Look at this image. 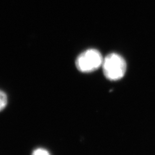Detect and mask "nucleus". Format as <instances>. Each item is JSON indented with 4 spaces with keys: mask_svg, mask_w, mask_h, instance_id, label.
I'll return each instance as SVG.
<instances>
[{
    "mask_svg": "<svg viewBox=\"0 0 155 155\" xmlns=\"http://www.w3.org/2000/svg\"><path fill=\"white\" fill-rule=\"evenodd\" d=\"M8 98L7 96L1 90H0V111L2 110L7 105Z\"/></svg>",
    "mask_w": 155,
    "mask_h": 155,
    "instance_id": "7ed1b4c3",
    "label": "nucleus"
},
{
    "mask_svg": "<svg viewBox=\"0 0 155 155\" xmlns=\"http://www.w3.org/2000/svg\"><path fill=\"white\" fill-rule=\"evenodd\" d=\"M104 58L99 51L89 49L78 56L75 64L81 72H93L102 66Z\"/></svg>",
    "mask_w": 155,
    "mask_h": 155,
    "instance_id": "f03ea898",
    "label": "nucleus"
},
{
    "mask_svg": "<svg viewBox=\"0 0 155 155\" xmlns=\"http://www.w3.org/2000/svg\"><path fill=\"white\" fill-rule=\"evenodd\" d=\"M32 155H51V154L47 150L44 148H39L33 150Z\"/></svg>",
    "mask_w": 155,
    "mask_h": 155,
    "instance_id": "20e7f679",
    "label": "nucleus"
},
{
    "mask_svg": "<svg viewBox=\"0 0 155 155\" xmlns=\"http://www.w3.org/2000/svg\"><path fill=\"white\" fill-rule=\"evenodd\" d=\"M103 71L106 78L110 81L121 79L127 70V63L121 56L111 53L104 59Z\"/></svg>",
    "mask_w": 155,
    "mask_h": 155,
    "instance_id": "f257e3e1",
    "label": "nucleus"
}]
</instances>
